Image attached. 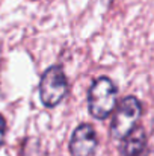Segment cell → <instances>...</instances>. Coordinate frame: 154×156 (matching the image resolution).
<instances>
[{
    "label": "cell",
    "instance_id": "cell-1",
    "mask_svg": "<svg viewBox=\"0 0 154 156\" xmlns=\"http://www.w3.org/2000/svg\"><path fill=\"white\" fill-rule=\"evenodd\" d=\"M116 102H118V88L110 77L100 76L91 83L88 91V109L94 118L97 120L107 118L115 109Z\"/></svg>",
    "mask_w": 154,
    "mask_h": 156
},
{
    "label": "cell",
    "instance_id": "cell-2",
    "mask_svg": "<svg viewBox=\"0 0 154 156\" xmlns=\"http://www.w3.org/2000/svg\"><path fill=\"white\" fill-rule=\"evenodd\" d=\"M142 114V103L135 96L124 97L118 109L113 115V120L110 123V136L115 141H121L125 138L136 126Z\"/></svg>",
    "mask_w": 154,
    "mask_h": 156
},
{
    "label": "cell",
    "instance_id": "cell-3",
    "mask_svg": "<svg viewBox=\"0 0 154 156\" xmlns=\"http://www.w3.org/2000/svg\"><path fill=\"white\" fill-rule=\"evenodd\" d=\"M67 74L60 65L49 67L39 80V99L46 108H54L68 94Z\"/></svg>",
    "mask_w": 154,
    "mask_h": 156
},
{
    "label": "cell",
    "instance_id": "cell-4",
    "mask_svg": "<svg viewBox=\"0 0 154 156\" xmlns=\"http://www.w3.org/2000/svg\"><path fill=\"white\" fill-rule=\"evenodd\" d=\"M98 147L97 132L92 124L82 123L79 124L70 138L68 150L71 156H94Z\"/></svg>",
    "mask_w": 154,
    "mask_h": 156
},
{
    "label": "cell",
    "instance_id": "cell-5",
    "mask_svg": "<svg viewBox=\"0 0 154 156\" xmlns=\"http://www.w3.org/2000/svg\"><path fill=\"white\" fill-rule=\"evenodd\" d=\"M119 144V153L122 156H142L147 150L148 136L142 126H136L125 138L121 140Z\"/></svg>",
    "mask_w": 154,
    "mask_h": 156
},
{
    "label": "cell",
    "instance_id": "cell-6",
    "mask_svg": "<svg viewBox=\"0 0 154 156\" xmlns=\"http://www.w3.org/2000/svg\"><path fill=\"white\" fill-rule=\"evenodd\" d=\"M5 135H6V120L5 117L0 114V147L5 143Z\"/></svg>",
    "mask_w": 154,
    "mask_h": 156
},
{
    "label": "cell",
    "instance_id": "cell-7",
    "mask_svg": "<svg viewBox=\"0 0 154 156\" xmlns=\"http://www.w3.org/2000/svg\"><path fill=\"white\" fill-rule=\"evenodd\" d=\"M142 156H154V147H150V149H147L144 153H142Z\"/></svg>",
    "mask_w": 154,
    "mask_h": 156
},
{
    "label": "cell",
    "instance_id": "cell-8",
    "mask_svg": "<svg viewBox=\"0 0 154 156\" xmlns=\"http://www.w3.org/2000/svg\"><path fill=\"white\" fill-rule=\"evenodd\" d=\"M153 132H154V118H153Z\"/></svg>",
    "mask_w": 154,
    "mask_h": 156
}]
</instances>
